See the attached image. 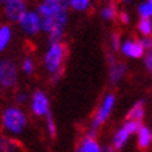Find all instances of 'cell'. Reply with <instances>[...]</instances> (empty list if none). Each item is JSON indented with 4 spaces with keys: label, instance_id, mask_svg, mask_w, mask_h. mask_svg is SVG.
I'll return each mask as SVG.
<instances>
[{
    "label": "cell",
    "instance_id": "ba28073f",
    "mask_svg": "<svg viewBox=\"0 0 152 152\" xmlns=\"http://www.w3.org/2000/svg\"><path fill=\"white\" fill-rule=\"evenodd\" d=\"M29 109L34 116L37 117H45L48 113H50V102L46 92L42 89H37L29 98Z\"/></svg>",
    "mask_w": 152,
    "mask_h": 152
},
{
    "label": "cell",
    "instance_id": "d6a6232c",
    "mask_svg": "<svg viewBox=\"0 0 152 152\" xmlns=\"http://www.w3.org/2000/svg\"><path fill=\"white\" fill-rule=\"evenodd\" d=\"M0 94H1V87H0Z\"/></svg>",
    "mask_w": 152,
    "mask_h": 152
},
{
    "label": "cell",
    "instance_id": "4dcf8cb0",
    "mask_svg": "<svg viewBox=\"0 0 152 152\" xmlns=\"http://www.w3.org/2000/svg\"><path fill=\"white\" fill-rule=\"evenodd\" d=\"M6 1H9V0H0V4L3 6V4H4V3H6Z\"/></svg>",
    "mask_w": 152,
    "mask_h": 152
},
{
    "label": "cell",
    "instance_id": "30bf717a",
    "mask_svg": "<svg viewBox=\"0 0 152 152\" xmlns=\"http://www.w3.org/2000/svg\"><path fill=\"white\" fill-rule=\"evenodd\" d=\"M119 49L124 56L131 57V59H141L145 55V50L140 45V42L135 41V39H131V38L126 39L123 43H120Z\"/></svg>",
    "mask_w": 152,
    "mask_h": 152
},
{
    "label": "cell",
    "instance_id": "8992f818",
    "mask_svg": "<svg viewBox=\"0 0 152 152\" xmlns=\"http://www.w3.org/2000/svg\"><path fill=\"white\" fill-rule=\"evenodd\" d=\"M21 29V32L27 37H35L39 32H42V23L41 17L37 13V10H27V13L23 15V18L17 24Z\"/></svg>",
    "mask_w": 152,
    "mask_h": 152
},
{
    "label": "cell",
    "instance_id": "ac0fdd59",
    "mask_svg": "<svg viewBox=\"0 0 152 152\" xmlns=\"http://www.w3.org/2000/svg\"><path fill=\"white\" fill-rule=\"evenodd\" d=\"M138 32L142 37H152V20L149 18H140L137 25Z\"/></svg>",
    "mask_w": 152,
    "mask_h": 152
},
{
    "label": "cell",
    "instance_id": "7c38bea8",
    "mask_svg": "<svg viewBox=\"0 0 152 152\" xmlns=\"http://www.w3.org/2000/svg\"><path fill=\"white\" fill-rule=\"evenodd\" d=\"M137 142H138V147L141 149H147V148L151 147L152 144V133L151 129L147 127V126H142L138 129L137 131Z\"/></svg>",
    "mask_w": 152,
    "mask_h": 152
},
{
    "label": "cell",
    "instance_id": "9a60e30c",
    "mask_svg": "<svg viewBox=\"0 0 152 152\" xmlns=\"http://www.w3.org/2000/svg\"><path fill=\"white\" fill-rule=\"evenodd\" d=\"M144 116H145L144 102L138 101V102H135V103L131 106V109L129 110V113H127V120H135V121H140V123H141V120L144 119Z\"/></svg>",
    "mask_w": 152,
    "mask_h": 152
},
{
    "label": "cell",
    "instance_id": "44dd1931",
    "mask_svg": "<svg viewBox=\"0 0 152 152\" xmlns=\"http://www.w3.org/2000/svg\"><path fill=\"white\" fill-rule=\"evenodd\" d=\"M137 11H138L140 18H149V20L152 18V4L148 3V1L140 3Z\"/></svg>",
    "mask_w": 152,
    "mask_h": 152
},
{
    "label": "cell",
    "instance_id": "83f0119b",
    "mask_svg": "<svg viewBox=\"0 0 152 152\" xmlns=\"http://www.w3.org/2000/svg\"><path fill=\"white\" fill-rule=\"evenodd\" d=\"M119 18L123 24H129L130 23V15H129L127 11H121V13L119 14Z\"/></svg>",
    "mask_w": 152,
    "mask_h": 152
},
{
    "label": "cell",
    "instance_id": "277c9868",
    "mask_svg": "<svg viewBox=\"0 0 152 152\" xmlns=\"http://www.w3.org/2000/svg\"><path fill=\"white\" fill-rule=\"evenodd\" d=\"M116 105V96L115 94H106L103 99H102L101 105L98 106L96 112H95V116H94L92 121L87 130V137H91V138H95L98 134V130L101 129V126L105 123L106 120L109 119V116L112 115L113 112V107Z\"/></svg>",
    "mask_w": 152,
    "mask_h": 152
},
{
    "label": "cell",
    "instance_id": "d4e9b609",
    "mask_svg": "<svg viewBox=\"0 0 152 152\" xmlns=\"http://www.w3.org/2000/svg\"><path fill=\"white\" fill-rule=\"evenodd\" d=\"M144 66H145V69L152 73V49L145 52V55H144Z\"/></svg>",
    "mask_w": 152,
    "mask_h": 152
},
{
    "label": "cell",
    "instance_id": "ffe728a7",
    "mask_svg": "<svg viewBox=\"0 0 152 152\" xmlns=\"http://www.w3.org/2000/svg\"><path fill=\"white\" fill-rule=\"evenodd\" d=\"M45 123H46V131L48 134L50 135L52 138H55L56 134H57V126H56V121H55V117L52 113H48L45 116Z\"/></svg>",
    "mask_w": 152,
    "mask_h": 152
},
{
    "label": "cell",
    "instance_id": "5b68a950",
    "mask_svg": "<svg viewBox=\"0 0 152 152\" xmlns=\"http://www.w3.org/2000/svg\"><path fill=\"white\" fill-rule=\"evenodd\" d=\"M20 78L18 66L10 57H0V87L1 89H13Z\"/></svg>",
    "mask_w": 152,
    "mask_h": 152
},
{
    "label": "cell",
    "instance_id": "9c48e42d",
    "mask_svg": "<svg viewBox=\"0 0 152 152\" xmlns=\"http://www.w3.org/2000/svg\"><path fill=\"white\" fill-rule=\"evenodd\" d=\"M127 74V66L116 59L113 55L109 56V81L112 84H119Z\"/></svg>",
    "mask_w": 152,
    "mask_h": 152
},
{
    "label": "cell",
    "instance_id": "4fadbf2b",
    "mask_svg": "<svg viewBox=\"0 0 152 152\" xmlns=\"http://www.w3.org/2000/svg\"><path fill=\"white\" fill-rule=\"evenodd\" d=\"M77 152H102V147L95 138H91V137L85 135L81 140V142L77 148Z\"/></svg>",
    "mask_w": 152,
    "mask_h": 152
},
{
    "label": "cell",
    "instance_id": "cb8c5ba5",
    "mask_svg": "<svg viewBox=\"0 0 152 152\" xmlns=\"http://www.w3.org/2000/svg\"><path fill=\"white\" fill-rule=\"evenodd\" d=\"M29 98H31L29 92L25 91V89H21V91H18V92L15 94V103H17V106L21 107V106L25 105L27 102H29Z\"/></svg>",
    "mask_w": 152,
    "mask_h": 152
},
{
    "label": "cell",
    "instance_id": "f1b7e54d",
    "mask_svg": "<svg viewBox=\"0 0 152 152\" xmlns=\"http://www.w3.org/2000/svg\"><path fill=\"white\" fill-rule=\"evenodd\" d=\"M102 152H115L112 147H102Z\"/></svg>",
    "mask_w": 152,
    "mask_h": 152
},
{
    "label": "cell",
    "instance_id": "1f68e13d",
    "mask_svg": "<svg viewBox=\"0 0 152 152\" xmlns=\"http://www.w3.org/2000/svg\"><path fill=\"white\" fill-rule=\"evenodd\" d=\"M147 1H148V3H151V4H152V0H147Z\"/></svg>",
    "mask_w": 152,
    "mask_h": 152
},
{
    "label": "cell",
    "instance_id": "d6986e66",
    "mask_svg": "<svg viewBox=\"0 0 152 152\" xmlns=\"http://www.w3.org/2000/svg\"><path fill=\"white\" fill-rule=\"evenodd\" d=\"M35 69H37V64H35V60L32 57H24L23 61H21V71H23L25 75H32L35 73Z\"/></svg>",
    "mask_w": 152,
    "mask_h": 152
},
{
    "label": "cell",
    "instance_id": "52a82bcc",
    "mask_svg": "<svg viewBox=\"0 0 152 152\" xmlns=\"http://www.w3.org/2000/svg\"><path fill=\"white\" fill-rule=\"evenodd\" d=\"M3 15L10 24H18L23 15L27 13L28 4L25 0H9L1 6Z\"/></svg>",
    "mask_w": 152,
    "mask_h": 152
},
{
    "label": "cell",
    "instance_id": "484cf974",
    "mask_svg": "<svg viewBox=\"0 0 152 152\" xmlns=\"http://www.w3.org/2000/svg\"><path fill=\"white\" fill-rule=\"evenodd\" d=\"M138 42H140V45L142 46V49L145 52L149 50V49H152V37H142Z\"/></svg>",
    "mask_w": 152,
    "mask_h": 152
},
{
    "label": "cell",
    "instance_id": "5bb4252c",
    "mask_svg": "<svg viewBox=\"0 0 152 152\" xmlns=\"http://www.w3.org/2000/svg\"><path fill=\"white\" fill-rule=\"evenodd\" d=\"M129 138H130V134L126 131L123 127H120L117 131L113 135V140H112V148L113 149H121V148H124V145L129 142Z\"/></svg>",
    "mask_w": 152,
    "mask_h": 152
},
{
    "label": "cell",
    "instance_id": "4316f807",
    "mask_svg": "<svg viewBox=\"0 0 152 152\" xmlns=\"http://www.w3.org/2000/svg\"><path fill=\"white\" fill-rule=\"evenodd\" d=\"M120 43H121V41H120L119 35H117V34H112L110 35V46H112V49H113V50H119Z\"/></svg>",
    "mask_w": 152,
    "mask_h": 152
},
{
    "label": "cell",
    "instance_id": "6da1fadb",
    "mask_svg": "<svg viewBox=\"0 0 152 152\" xmlns=\"http://www.w3.org/2000/svg\"><path fill=\"white\" fill-rule=\"evenodd\" d=\"M37 13L41 17L42 32L49 35L50 43L61 42L69 23L67 0H42L37 7Z\"/></svg>",
    "mask_w": 152,
    "mask_h": 152
},
{
    "label": "cell",
    "instance_id": "2e32d148",
    "mask_svg": "<svg viewBox=\"0 0 152 152\" xmlns=\"http://www.w3.org/2000/svg\"><path fill=\"white\" fill-rule=\"evenodd\" d=\"M69 9L77 13H84L91 9V0H67Z\"/></svg>",
    "mask_w": 152,
    "mask_h": 152
},
{
    "label": "cell",
    "instance_id": "7a4b0ae2",
    "mask_svg": "<svg viewBox=\"0 0 152 152\" xmlns=\"http://www.w3.org/2000/svg\"><path fill=\"white\" fill-rule=\"evenodd\" d=\"M66 55H67V48L63 42H53L45 52L42 64L45 71L52 77V83H57L61 77Z\"/></svg>",
    "mask_w": 152,
    "mask_h": 152
},
{
    "label": "cell",
    "instance_id": "836d02e7",
    "mask_svg": "<svg viewBox=\"0 0 152 152\" xmlns=\"http://www.w3.org/2000/svg\"><path fill=\"white\" fill-rule=\"evenodd\" d=\"M151 133H152V130H151Z\"/></svg>",
    "mask_w": 152,
    "mask_h": 152
},
{
    "label": "cell",
    "instance_id": "603a6c76",
    "mask_svg": "<svg viewBox=\"0 0 152 152\" xmlns=\"http://www.w3.org/2000/svg\"><path fill=\"white\" fill-rule=\"evenodd\" d=\"M121 127L131 135V134H137L138 129L141 127V123H140V121H135V120H126L124 124L121 126Z\"/></svg>",
    "mask_w": 152,
    "mask_h": 152
},
{
    "label": "cell",
    "instance_id": "8fae6325",
    "mask_svg": "<svg viewBox=\"0 0 152 152\" xmlns=\"http://www.w3.org/2000/svg\"><path fill=\"white\" fill-rule=\"evenodd\" d=\"M13 41V28L10 24H1L0 25V55L10 46Z\"/></svg>",
    "mask_w": 152,
    "mask_h": 152
},
{
    "label": "cell",
    "instance_id": "7402d4cb",
    "mask_svg": "<svg viewBox=\"0 0 152 152\" xmlns=\"http://www.w3.org/2000/svg\"><path fill=\"white\" fill-rule=\"evenodd\" d=\"M101 17L106 21H110L116 17V7L113 4H106L101 9Z\"/></svg>",
    "mask_w": 152,
    "mask_h": 152
},
{
    "label": "cell",
    "instance_id": "f546056e",
    "mask_svg": "<svg viewBox=\"0 0 152 152\" xmlns=\"http://www.w3.org/2000/svg\"><path fill=\"white\" fill-rule=\"evenodd\" d=\"M121 3L123 4H130V3H133V0H121Z\"/></svg>",
    "mask_w": 152,
    "mask_h": 152
},
{
    "label": "cell",
    "instance_id": "e0dca14e",
    "mask_svg": "<svg viewBox=\"0 0 152 152\" xmlns=\"http://www.w3.org/2000/svg\"><path fill=\"white\" fill-rule=\"evenodd\" d=\"M17 142L10 137L0 135V152H15L17 151Z\"/></svg>",
    "mask_w": 152,
    "mask_h": 152
},
{
    "label": "cell",
    "instance_id": "3957f363",
    "mask_svg": "<svg viewBox=\"0 0 152 152\" xmlns=\"http://www.w3.org/2000/svg\"><path fill=\"white\" fill-rule=\"evenodd\" d=\"M0 124L4 133L9 135L17 137L27 130L28 127V115L23 107L17 105H11L4 107L0 116Z\"/></svg>",
    "mask_w": 152,
    "mask_h": 152
}]
</instances>
